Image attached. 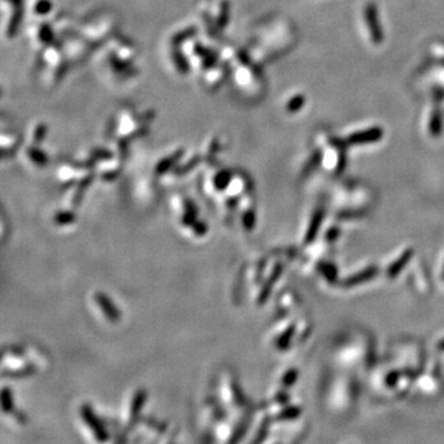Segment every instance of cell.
Returning a JSON list of instances; mask_svg holds the SVG:
<instances>
[{
	"label": "cell",
	"instance_id": "obj_13",
	"mask_svg": "<svg viewBox=\"0 0 444 444\" xmlns=\"http://www.w3.org/2000/svg\"><path fill=\"white\" fill-rule=\"evenodd\" d=\"M291 333H292V328H290V330L288 331V333L285 332V333L283 334V336L280 337L279 340H278V344H279L280 348H285L286 347V344H288L290 337H291Z\"/></svg>",
	"mask_w": 444,
	"mask_h": 444
},
{
	"label": "cell",
	"instance_id": "obj_12",
	"mask_svg": "<svg viewBox=\"0 0 444 444\" xmlns=\"http://www.w3.org/2000/svg\"><path fill=\"white\" fill-rule=\"evenodd\" d=\"M192 230H194V232L196 233V235H199V236H203V235H205L206 233V231H207V227H206V225L204 224V222H195L194 225H192Z\"/></svg>",
	"mask_w": 444,
	"mask_h": 444
},
{
	"label": "cell",
	"instance_id": "obj_3",
	"mask_svg": "<svg viewBox=\"0 0 444 444\" xmlns=\"http://www.w3.org/2000/svg\"><path fill=\"white\" fill-rule=\"evenodd\" d=\"M146 398H147V393L144 390H138V391L135 393V396H133L132 406H131V426H133V423H135L136 420H137L138 414H140L142 407H143L144 401H146Z\"/></svg>",
	"mask_w": 444,
	"mask_h": 444
},
{
	"label": "cell",
	"instance_id": "obj_6",
	"mask_svg": "<svg viewBox=\"0 0 444 444\" xmlns=\"http://www.w3.org/2000/svg\"><path fill=\"white\" fill-rule=\"evenodd\" d=\"M2 407L4 412H11L14 410V402H13V393L11 390L8 387H4L2 390Z\"/></svg>",
	"mask_w": 444,
	"mask_h": 444
},
{
	"label": "cell",
	"instance_id": "obj_9",
	"mask_svg": "<svg viewBox=\"0 0 444 444\" xmlns=\"http://www.w3.org/2000/svg\"><path fill=\"white\" fill-rule=\"evenodd\" d=\"M299 413H300V410L296 407H288L286 410H284L283 412H280L279 416H278V418L279 420H290V418H294V417H298Z\"/></svg>",
	"mask_w": 444,
	"mask_h": 444
},
{
	"label": "cell",
	"instance_id": "obj_4",
	"mask_svg": "<svg viewBox=\"0 0 444 444\" xmlns=\"http://www.w3.org/2000/svg\"><path fill=\"white\" fill-rule=\"evenodd\" d=\"M377 272L378 270L375 268H370V269H368V270H364V272H362V273L353 275V277L349 278V279L346 281L344 284L348 286H352V285H354V284L363 283V281L368 280V279H370V278L374 277V274H377Z\"/></svg>",
	"mask_w": 444,
	"mask_h": 444
},
{
	"label": "cell",
	"instance_id": "obj_11",
	"mask_svg": "<svg viewBox=\"0 0 444 444\" xmlns=\"http://www.w3.org/2000/svg\"><path fill=\"white\" fill-rule=\"evenodd\" d=\"M296 378H298V372H295V370H290L289 373H286L285 377H284L283 384L285 385V386H290V385H292V383L296 380Z\"/></svg>",
	"mask_w": 444,
	"mask_h": 444
},
{
	"label": "cell",
	"instance_id": "obj_10",
	"mask_svg": "<svg viewBox=\"0 0 444 444\" xmlns=\"http://www.w3.org/2000/svg\"><path fill=\"white\" fill-rule=\"evenodd\" d=\"M254 222H256V217H254L253 212H245L243 216V225L245 227V230H252L254 226Z\"/></svg>",
	"mask_w": 444,
	"mask_h": 444
},
{
	"label": "cell",
	"instance_id": "obj_5",
	"mask_svg": "<svg viewBox=\"0 0 444 444\" xmlns=\"http://www.w3.org/2000/svg\"><path fill=\"white\" fill-rule=\"evenodd\" d=\"M411 254H412V252L407 251L406 253L402 254L401 258H400L399 260H396V262L393 263V264H391V266H390V269H389V275H390V277L393 278L396 274L399 273L400 270H401L402 268H404L405 264H406L408 260H410Z\"/></svg>",
	"mask_w": 444,
	"mask_h": 444
},
{
	"label": "cell",
	"instance_id": "obj_7",
	"mask_svg": "<svg viewBox=\"0 0 444 444\" xmlns=\"http://www.w3.org/2000/svg\"><path fill=\"white\" fill-rule=\"evenodd\" d=\"M321 220H322V215L321 214H317V215L315 216V217H313L312 224H311V227H310L309 232H307L306 242H311L313 238H315L316 233H317V231H318L319 224H321Z\"/></svg>",
	"mask_w": 444,
	"mask_h": 444
},
{
	"label": "cell",
	"instance_id": "obj_2",
	"mask_svg": "<svg viewBox=\"0 0 444 444\" xmlns=\"http://www.w3.org/2000/svg\"><path fill=\"white\" fill-rule=\"evenodd\" d=\"M95 301L99 304L100 309L103 310L104 315L106 316V318L110 319L111 322H116L120 319V311L115 307V305L112 304V301L105 294H103V292H96Z\"/></svg>",
	"mask_w": 444,
	"mask_h": 444
},
{
	"label": "cell",
	"instance_id": "obj_14",
	"mask_svg": "<svg viewBox=\"0 0 444 444\" xmlns=\"http://www.w3.org/2000/svg\"><path fill=\"white\" fill-rule=\"evenodd\" d=\"M438 348H439L440 351H444V340H442V342H439V344H438Z\"/></svg>",
	"mask_w": 444,
	"mask_h": 444
},
{
	"label": "cell",
	"instance_id": "obj_1",
	"mask_svg": "<svg viewBox=\"0 0 444 444\" xmlns=\"http://www.w3.org/2000/svg\"><path fill=\"white\" fill-rule=\"evenodd\" d=\"M81 412H82L83 420H84V422L87 423L88 427L91 428V431H93L94 436L96 437V439L102 440V442L108 439V433H106L105 428L103 427L102 422L99 421V418L95 416V413L93 412L91 407L88 406V405H84V406L81 408Z\"/></svg>",
	"mask_w": 444,
	"mask_h": 444
},
{
	"label": "cell",
	"instance_id": "obj_8",
	"mask_svg": "<svg viewBox=\"0 0 444 444\" xmlns=\"http://www.w3.org/2000/svg\"><path fill=\"white\" fill-rule=\"evenodd\" d=\"M76 220V217H74L73 214H70V212H61V214H57L55 217V222L57 225H68V224H72Z\"/></svg>",
	"mask_w": 444,
	"mask_h": 444
}]
</instances>
